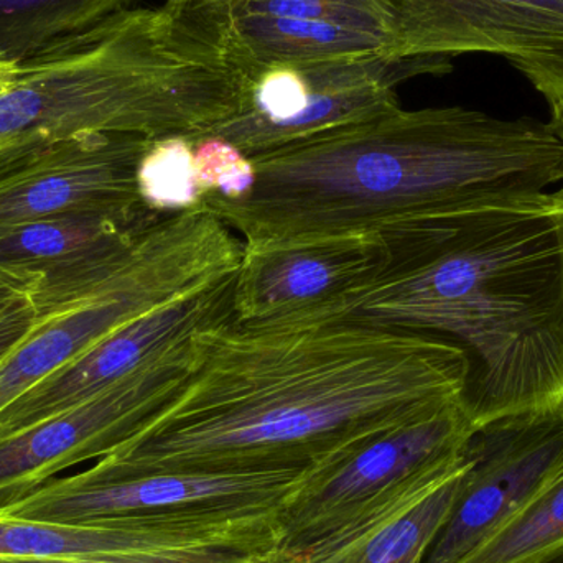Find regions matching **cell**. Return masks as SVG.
I'll use <instances>...</instances> for the list:
<instances>
[{
    "label": "cell",
    "mask_w": 563,
    "mask_h": 563,
    "mask_svg": "<svg viewBox=\"0 0 563 563\" xmlns=\"http://www.w3.org/2000/svg\"><path fill=\"white\" fill-rule=\"evenodd\" d=\"M177 396L89 466L102 478L331 473L374 440L462 400L468 361L429 334L366 323L264 328L230 318L194 334Z\"/></svg>",
    "instance_id": "6da1fadb"
},
{
    "label": "cell",
    "mask_w": 563,
    "mask_h": 563,
    "mask_svg": "<svg viewBox=\"0 0 563 563\" xmlns=\"http://www.w3.org/2000/svg\"><path fill=\"white\" fill-rule=\"evenodd\" d=\"M374 276L264 328L366 323L465 353L473 427L563 409V200L493 201L384 234Z\"/></svg>",
    "instance_id": "7a4b0ae2"
},
{
    "label": "cell",
    "mask_w": 563,
    "mask_h": 563,
    "mask_svg": "<svg viewBox=\"0 0 563 563\" xmlns=\"http://www.w3.org/2000/svg\"><path fill=\"white\" fill-rule=\"evenodd\" d=\"M253 187L205 205L260 251L384 236L410 224L563 184L551 122L475 109L399 108L251 158Z\"/></svg>",
    "instance_id": "3957f363"
},
{
    "label": "cell",
    "mask_w": 563,
    "mask_h": 563,
    "mask_svg": "<svg viewBox=\"0 0 563 563\" xmlns=\"http://www.w3.org/2000/svg\"><path fill=\"white\" fill-rule=\"evenodd\" d=\"M256 75L231 0L122 10L16 65L0 89V161L85 135L198 141L244 108Z\"/></svg>",
    "instance_id": "277c9868"
},
{
    "label": "cell",
    "mask_w": 563,
    "mask_h": 563,
    "mask_svg": "<svg viewBox=\"0 0 563 563\" xmlns=\"http://www.w3.org/2000/svg\"><path fill=\"white\" fill-rule=\"evenodd\" d=\"M243 251L201 201L158 218L106 260L46 274L38 323L0 361V412L118 328L233 276Z\"/></svg>",
    "instance_id": "5b68a950"
},
{
    "label": "cell",
    "mask_w": 563,
    "mask_h": 563,
    "mask_svg": "<svg viewBox=\"0 0 563 563\" xmlns=\"http://www.w3.org/2000/svg\"><path fill=\"white\" fill-rule=\"evenodd\" d=\"M285 506H185L91 525L0 518V558L208 559L280 551Z\"/></svg>",
    "instance_id": "8992f818"
},
{
    "label": "cell",
    "mask_w": 563,
    "mask_h": 563,
    "mask_svg": "<svg viewBox=\"0 0 563 563\" xmlns=\"http://www.w3.org/2000/svg\"><path fill=\"white\" fill-rule=\"evenodd\" d=\"M194 366L190 336L101 393L0 442V508L118 450L177 396Z\"/></svg>",
    "instance_id": "52a82bcc"
},
{
    "label": "cell",
    "mask_w": 563,
    "mask_h": 563,
    "mask_svg": "<svg viewBox=\"0 0 563 563\" xmlns=\"http://www.w3.org/2000/svg\"><path fill=\"white\" fill-rule=\"evenodd\" d=\"M394 55L485 53L508 59L544 96L563 102V0H374Z\"/></svg>",
    "instance_id": "ba28073f"
},
{
    "label": "cell",
    "mask_w": 563,
    "mask_h": 563,
    "mask_svg": "<svg viewBox=\"0 0 563 563\" xmlns=\"http://www.w3.org/2000/svg\"><path fill=\"white\" fill-rule=\"evenodd\" d=\"M152 141L85 135L0 161V227L88 213L129 224L164 214L142 200L137 168Z\"/></svg>",
    "instance_id": "9c48e42d"
},
{
    "label": "cell",
    "mask_w": 563,
    "mask_h": 563,
    "mask_svg": "<svg viewBox=\"0 0 563 563\" xmlns=\"http://www.w3.org/2000/svg\"><path fill=\"white\" fill-rule=\"evenodd\" d=\"M465 450L462 493L426 563L462 562L548 485L563 463V409L493 420Z\"/></svg>",
    "instance_id": "30bf717a"
},
{
    "label": "cell",
    "mask_w": 563,
    "mask_h": 563,
    "mask_svg": "<svg viewBox=\"0 0 563 563\" xmlns=\"http://www.w3.org/2000/svg\"><path fill=\"white\" fill-rule=\"evenodd\" d=\"M327 472L305 468L261 470L234 475H161L102 478L85 472L56 476L12 505L0 518L56 525H91L121 516L185 506L240 503L288 506Z\"/></svg>",
    "instance_id": "8fae6325"
},
{
    "label": "cell",
    "mask_w": 563,
    "mask_h": 563,
    "mask_svg": "<svg viewBox=\"0 0 563 563\" xmlns=\"http://www.w3.org/2000/svg\"><path fill=\"white\" fill-rule=\"evenodd\" d=\"M236 274L118 328L0 412V442L101 393L201 328L233 318Z\"/></svg>",
    "instance_id": "7c38bea8"
},
{
    "label": "cell",
    "mask_w": 563,
    "mask_h": 563,
    "mask_svg": "<svg viewBox=\"0 0 563 563\" xmlns=\"http://www.w3.org/2000/svg\"><path fill=\"white\" fill-rule=\"evenodd\" d=\"M475 430L462 402L456 400L374 440L343 465L308 485L285 509L284 549L314 541L399 483L459 459Z\"/></svg>",
    "instance_id": "4fadbf2b"
},
{
    "label": "cell",
    "mask_w": 563,
    "mask_h": 563,
    "mask_svg": "<svg viewBox=\"0 0 563 563\" xmlns=\"http://www.w3.org/2000/svg\"><path fill=\"white\" fill-rule=\"evenodd\" d=\"M384 261L383 236L244 250L234 279L233 320L250 327L276 323L363 284Z\"/></svg>",
    "instance_id": "5bb4252c"
},
{
    "label": "cell",
    "mask_w": 563,
    "mask_h": 563,
    "mask_svg": "<svg viewBox=\"0 0 563 563\" xmlns=\"http://www.w3.org/2000/svg\"><path fill=\"white\" fill-rule=\"evenodd\" d=\"M231 19L234 42L257 73L271 66L393 53V38L386 26L246 15L233 9Z\"/></svg>",
    "instance_id": "9a60e30c"
},
{
    "label": "cell",
    "mask_w": 563,
    "mask_h": 563,
    "mask_svg": "<svg viewBox=\"0 0 563 563\" xmlns=\"http://www.w3.org/2000/svg\"><path fill=\"white\" fill-rule=\"evenodd\" d=\"M152 223L129 224L99 214L65 213L7 224L0 227V263L45 276L85 266L124 250Z\"/></svg>",
    "instance_id": "2e32d148"
},
{
    "label": "cell",
    "mask_w": 563,
    "mask_h": 563,
    "mask_svg": "<svg viewBox=\"0 0 563 563\" xmlns=\"http://www.w3.org/2000/svg\"><path fill=\"white\" fill-rule=\"evenodd\" d=\"M134 0H0V56L22 63L65 36L82 32Z\"/></svg>",
    "instance_id": "e0dca14e"
},
{
    "label": "cell",
    "mask_w": 563,
    "mask_h": 563,
    "mask_svg": "<svg viewBox=\"0 0 563 563\" xmlns=\"http://www.w3.org/2000/svg\"><path fill=\"white\" fill-rule=\"evenodd\" d=\"M468 468L465 450V462L449 479L412 508L376 529L353 551L330 563H426L433 542L459 501Z\"/></svg>",
    "instance_id": "ac0fdd59"
},
{
    "label": "cell",
    "mask_w": 563,
    "mask_h": 563,
    "mask_svg": "<svg viewBox=\"0 0 563 563\" xmlns=\"http://www.w3.org/2000/svg\"><path fill=\"white\" fill-rule=\"evenodd\" d=\"M563 544V463L511 521L460 563H531Z\"/></svg>",
    "instance_id": "d6986e66"
},
{
    "label": "cell",
    "mask_w": 563,
    "mask_h": 563,
    "mask_svg": "<svg viewBox=\"0 0 563 563\" xmlns=\"http://www.w3.org/2000/svg\"><path fill=\"white\" fill-rule=\"evenodd\" d=\"M137 185L142 200L155 213H177L200 205L194 142L187 137L152 142L139 164Z\"/></svg>",
    "instance_id": "ffe728a7"
},
{
    "label": "cell",
    "mask_w": 563,
    "mask_h": 563,
    "mask_svg": "<svg viewBox=\"0 0 563 563\" xmlns=\"http://www.w3.org/2000/svg\"><path fill=\"white\" fill-rule=\"evenodd\" d=\"M195 145V181L201 198L218 194L241 198L256 180V168L250 157L220 137H203Z\"/></svg>",
    "instance_id": "44dd1931"
},
{
    "label": "cell",
    "mask_w": 563,
    "mask_h": 563,
    "mask_svg": "<svg viewBox=\"0 0 563 563\" xmlns=\"http://www.w3.org/2000/svg\"><path fill=\"white\" fill-rule=\"evenodd\" d=\"M231 9L246 15L386 26L374 0H231Z\"/></svg>",
    "instance_id": "7402d4cb"
},
{
    "label": "cell",
    "mask_w": 563,
    "mask_h": 563,
    "mask_svg": "<svg viewBox=\"0 0 563 563\" xmlns=\"http://www.w3.org/2000/svg\"><path fill=\"white\" fill-rule=\"evenodd\" d=\"M0 563H284L280 551L266 554H228L208 559L131 558V559H16L0 558Z\"/></svg>",
    "instance_id": "603a6c76"
},
{
    "label": "cell",
    "mask_w": 563,
    "mask_h": 563,
    "mask_svg": "<svg viewBox=\"0 0 563 563\" xmlns=\"http://www.w3.org/2000/svg\"><path fill=\"white\" fill-rule=\"evenodd\" d=\"M42 313V301L36 294L0 311V361L22 343L23 338L36 327Z\"/></svg>",
    "instance_id": "cb8c5ba5"
},
{
    "label": "cell",
    "mask_w": 563,
    "mask_h": 563,
    "mask_svg": "<svg viewBox=\"0 0 563 563\" xmlns=\"http://www.w3.org/2000/svg\"><path fill=\"white\" fill-rule=\"evenodd\" d=\"M43 279L45 274L0 263V311L16 301L33 297L38 291Z\"/></svg>",
    "instance_id": "d4e9b609"
},
{
    "label": "cell",
    "mask_w": 563,
    "mask_h": 563,
    "mask_svg": "<svg viewBox=\"0 0 563 563\" xmlns=\"http://www.w3.org/2000/svg\"><path fill=\"white\" fill-rule=\"evenodd\" d=\"M551 124L554 128L555 134L559 135L563 144V102L551 108ZM563 191V187L561 188Z\"/></svg>",
    "instance_id": "484cf974"
},
{
    "label": "cell",
    "mask_w": 563,
    "mask_h": 563,
    "mask_svg": "<svg viewBox=\"0 0 563 563\" xmlns=\"http://www.w3.org/2000/svg\"><path fill=\"white\" fill-rule=\"evenodd\" d=\"M531 563H563V544L542 554L541 558L534 559Z\"/></svg>",
    "instance_id": "4316f807"
},
{
    "label": "cell",
    "mask_w": 563,
    "mask_h": 563,
    "mask_svg": "<svg viewBox=\"0 0 563 563\" xmlns=\"http://www.w3.org/2000/svg\"><path fill=\"white\" fill-rule=\"evenodd\" d=\"M16 65H19V63L9 62V59L0 56V82L9 81V79L12 78Z\"/></svg>",
    "instance_id": "83f0119b"
},
{
    "label": "cell",
    "mask_w": 563,
    "mask_h": 563,
    "mask_svg": "<svg viewBox=\"0 0 563 563\" xmlns=\"http://www.w3.org/2000/svg\"><path fill=\"white\" fill-rule=\"evenodd\" d=\"M13 75H15V73H13ZM10 79H12V78H10ZM10 79H9V81H10ZM9 81H2V82H0V89H2V88H3V86H5V85H7V82H9Z\"/></svg>",
    "instance_id": "f1b7e54d"
},
{
    "label": "cell",
    "mask_w": 563,
    "mask_h": 563,
    "mask_svg": "<svg viewBox=\"0 0 563 563\" xmlns=\"http://www.w3.org/2000/svg\"><path fill=\"white\" fill-rule=\"evenodd\" d=\"M558 194H559V195H561L562 200H563V191H562V190H559V191H558Z\"/></svg>",
    "instance_id": "f546056e"
}]
</instances>
